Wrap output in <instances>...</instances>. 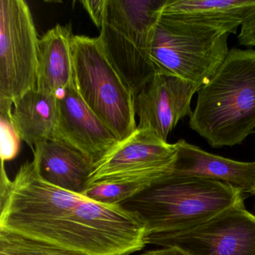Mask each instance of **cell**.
Listing matches in <instances>:
<instances>
[{
	"mask_svg": "<svg viewBox=\"0 0 255 255\" xmlns=\"http://www.w3.org/2000/svg\"><path fill=\"white\" fill-rule=\"evenodd\" d=\"M0 255H83L0 231Z\"/></svg>",
	"mask_w": 255,
	"mask_h": 255,
	"instance_id": "obj_18",
	"label": "cell"
},
{
	"mask_svg": "<svg viewBox=\"0 0 255 255\" xmlns=\"http://www.w3.org/2000/svg\"><path fill=\"white\" fill-rule=\"evenodd\" d=\"M254 194H255V193H254Z\"/></svg>",
	"mask_w": 255,
	"mask_h": 255,
	"instance_id": "obj_23",
	"label": "cell"
},
{
	"mask_svg": "<svg viewBox=\"0 0 255 255\" xmlns=\"http://www.w3.org/2000/svg\"><path fill=\"white\" fill-rule=\"evenodd\" d=\"M176 145L169 144L150 129H136L119 141L95 165L89 185L114 180H156L171 172Z\"/></svg>",
	"mask_w": 255,
	"mask_h": 255,
	"instance_id": "obj_9",
	"label": "cell"
},
{
	"mask_svg": "<svg viewBox=\"0 0 255 255\" xmlns=\"http://www.w3.org/2000/svg\"><path fill=\"white\" fill-rule=\"evenodd\" d=\"M58 109L55 138L83 153L94 165L120 141L86 105L75 83L59 94Z\"/></svg>",
	"mask_w": 255,
	"mask_h": 255,
	"instance_id": "obj_11",
	"label": "cell"
},
{
	"mask_svg": "<svg viewBox=\"0 0 255 255\" xmlns=\"http://www.w3.org/2000/svg\"><path fill=\"white\" fill-rule=\"evenodd\" d=\"M12 105H14V103L11 101L0 99V156L1 160L3 162L12 160L20 151V141L21 138L14 127L11 118Z\"/></svg>",
	"mask_w": 255,
	"mask_h": 255,
	"instance_id": "obj_19",
	"label": "cell"
},
{
	"mask_svg": "<svg viewBox=\"0 0 255 255\" xmlns=\"http://www.w3.org/2000/svg\"><path fill=\"white\" fill-rule=\"evenodd\" d=\"M243 200L231 185L169 172L121 206L144 224L148 239L204 223Z\"/></svg>",
	"mask_w": 255,
	"mask_h": 255,
	"instance_id": "obj_3",
	"label": "cell"
},
{
	"mask_svg": "<svg viewBox=\"0 0 255 255\" xmlns=\"http://www.w3.org/2000/svg\"><path fill=\"white\" fill-rule=\"evenodd\" d=\"M58 97L32 89L14 101L13 123L28 145L54 139L58 123Z\"/></svg>",
	"mask_w": 255,
	"mask_h": 255,
	"instance_id": "obj_16",
	"label": "cell"
},
{
	"mask_svg": "<svg viewBox=\"0 0 255 255\" xmlns=\"http://www.w3.org/2000/svg\"><path fill=\"white\" fill-rule=\"evenodd\" d=\"M33 164L43 180L65 190L82 193L95 165L83 153L59 139L34 147Z\"/></svg>",
	"mask_w": 255,
	"mask_h": 255,
	"instance_id": "obj_14",
	"label": "cell"
},
{
	"mask_svg": "<svg viewBox=\"0 0 255 255\" xmlns=\"http://www.w3.org/2000/svg\"><path fill=\"white\" fill-rule=\"evenodd\" d=\"M29 5L0 1V99L14 103L37 87L38 44Z\"/></svg>",
	"mask_w": 255,
	"mask_h": 255,
	"instance_id": "obj_7",
	"label": "cell"
},
{
	"mask_svg": "<svg viewBox=\"0 0 255 255\" xmlns=\"http://www.w3.org/2000/svg\"><path fill=\"white\" fill-rule=\"evenodd\" d=\"M72 31L56 25L38 44L37 87L40 92L58 95L74 83Z\"/></svg>",
	"mask_w": 255,
	"mask_h": 255,
	"instance_id": "obj_15",
	"label": "cell"
},
{
	"mask_svg": "<svg viewBox=\"0 0 255 255\" xmlns=\"http://www.w3.org/2000/svg\"><path fill=\"white\" fill-rule=\"evenodd\" d=\"M138 255H189L187 253L175 247V246H169V247H163L162 249H156V250L147 251Z\"/></svg>",
	"mask_w": 255,
	"mask_h": 255,
	"instance_id": "obj_22",
	"label": "cell"
},
{
	"mask_svg": "<svg viewBox=\"0 0 255 255\" xmlns=\"http://www.w3.org/2000/svg\"></svg>",
	"mask_w": 255,
	"mask_h": 255,
	"instance_id": "obj_24",
	"label": "cell"
},
{
	"mask_svg": "<svg viewBox=\"0 0 255 255\" xmlns=\"http://www.w3.org/2000/svg\"><path fill=\"white\" fill-rule=\"evenodd\" d=\"M147 244L175 246L189 255H255V216L243 200L204 223L150 237Z\"/></svg>",
	"mask_w": 255,
	"mask_h": 255,
	"instance_id": "obj_8",
	"label": "cell"
},
{
	"mask_svg": "<svg viewBox=\"0 0 255 255\" xmlns=\"http://www.w3.org/2000/svg\"><path fill=\"white\" fill-rule=\"evenodd\" d=\"M197 95L191 129L214 148L243 143L255 129V50H230Z\"/></svg>",
	"mask_w": 255,
	"mask_h": 255,
	"instance_id": "obj_2",
	"label": "cell"
},
{
	"mask_svg": "<svg viewBox=\"0 0 255 255\" xmlns=\"http://www.w3.org/2000/svg\"><path fill=\"white\" fill-rule=\"evenodd\" d=\"M255 12V0H164L158 9L162 17L236 34Z\"/></svg>",
	"mask_w": 255,
	"mask_h": 255,
	"instance_id": "obj_13",
	"label": "cell"
},
{
	"mask_svg": "<svg viewBox=\"0 0 255 255\" xmlns=\"http://www.w3.org/2000/svg\"><path fill=\"white\" fill-rule=\"evenodd\" d=\"M229 34L162 17L150 32L148 56L156 74L193 83H207L229 52Z\"/></svg>",
	"mask_w": 255,
	"mask_h": 255,
	"instance_id": "obj_4",
	"label": "cell"
},
{
	"mask_svg": "<svg viewBox=\"0 0 255 255\" xmlns=\"http://www.w3.org/2000/svg\"><path fill=\"white\" fill-rule=\"evenodd\" d=\"M154 180L137 179L98 182L88 186L82 194L101 204L121 205L145 190Z\"/></svg>",
	"mask_w": 255,
	"mask_h": 255,
	"instance_id": "obj_17",
	"label": "cell"
},
{
	"mask_svg": "<svg viewBox=\"0 0 255 255\" xmlns=\"http://www.w3.org/2000/svg\"><path fill=\"white\" fill-rule=\"evenodd\" d=\"M81 3L93 23L101 29L105 17L107 0H85L81 1Z\"/></svg>",
	"mask_w": 255,
	"mask_h": 255,
	"instance_id": "obj_20",
	"label": "cell"
},
{
	"mask_svg": "<svg viewBox=\"0 0 255 255\" xmlns=\"http://www.w3.org/2000/svg\"><path fill=\"white\" fill-rule=\"evenodd\" d=\"M164 0H107L99 38L135 97L156 74L148 56L150 32Z\"/></svg>",
	"mask_w": 255,
	"mask_h": 255,
	"instance_id": "obj_6",
	"label": "cell"
},
{
	"mask_svg": "<svg viewBox=\"0 0 255 255\" xmlns=\"http://www.w3.org/2000/svg\"><path fill=\"white\" fill-rule=\"evenodd\" d=\"M199 88L168 74H156L135 97L137 128L150 129L163 141L178 122L192 114L191 102Z\"/></svg>",
	"mask_w": 255,
	"mask_h": 255,
	"instance_id": "obj_10",
	"label": "cell"
},
{
	"mask_svg": "<svg viewBox=\"0 0 255 255\" xmlns=\"http://www.w3.org/2000/svg\"><path fill=\"white\" fill-rule=\"evenodd\" d=\"M171 172L195 176L231 185L240 192L255 193V162H240L208 153L183 139L175 143Z\"/></svg>",
	"mask_w": 255,
	"mask_h": 255,
	"instance_id": "obj_12",
	"label": "cell"
},
{
	"mask_svg": "<svg viewBox=\"0 0 255 255\" xmlns=\"http://www.w3.org/2000/svg\"><path fill=\"white\" fill-rule=\"evenodd\" d=\"M74 83L89 108L119 141L136 129L135 95L107 56L101 38L74 35Z\"/></svg>",
	"mask_w": 255,
	"mask_h": 255,
	"instance_id": "obj_5",
	"label": "cell"
},
{
	"mask_svg": "<svg viewBox=\"0 0 255 255\" xmlns=\"http://www.w3.org/2000/svg\"><path fill=\"white\" fill-rule=\"evenodd\" d=\"M237 40L240 45L255 47V12L242 25Z\"/></svg>",
	"mask_w": 255,
	"mask_h": 255,
	"instance_id": "obj_21",
	"label": "cell"
},
{
	"mask_svg": "<svg viewBox=\"0 0 255 255\" xmlns=\"http://www.w3.org/2000/svg\"><path fill=\"white\" fill-rule=\"evenodd\" d=\"M4 163L0 231L83 255H129L147 244L144 224L122 206L53 186L33 162L23 163L11 180Z\"/></svg>",
	"mask_w": 255,
	"mask_h": 255,
	"instance_id": "obj_1",
	"label": "cell"
}]
</instances>
